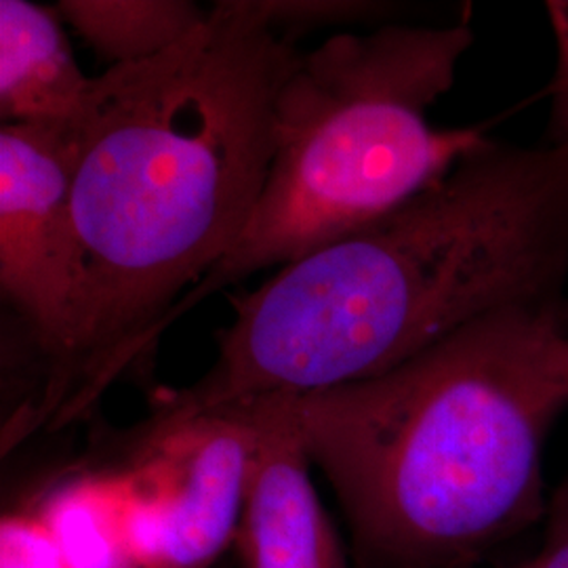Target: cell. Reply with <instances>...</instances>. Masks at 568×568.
I'll use <instances>...</instances> for the list:
<instances>
[{"instance_id": "cell-1", "label": "cell", "mask_w": 568, "mask_h": 568, "mask_svg": "<svg viewBox=\"0 0 568 568\" xmlns=\"http://www.w3.org/2000/svg\"><path fill=\"white\" fill-rule=\"evenodd\" d=\"M302 60L257 0H220L163 55L108 68L81 124L68 342L28 436L81 422L163 335L260 203L274 110Z\"/></svg>"}, {"instance_id": "cell-8", "label": "cell", "mask_w": 568, "mask_h": 568, "mask_svg": "<svg viewBox=\"0 0 568 568\" xmlns=\"http://www.w3.org/2000/svg\"><path fill=\"white\" fill-rule=\"evenodd\" d=\"M68 568H138L126 537L121 474L72 471L34 506Z\"/></svg>"}, {"instance_id": "cell-3", "label": "cell", "mask_w": 568, "mask_h": 568, "mask_svg": "<svg viewBox=\"0 0 568 568\" xmlns=\"http://www.w3.org/2000/svg\"><path fill=\"white\" fill-rule=\"evenodd\" d=\"M356 568H467L539 520L568 297L495 310L382 375L291 394Z\"/></svg>"}, {"instance_id": "cell-2", "label": "cell", "mask_w": 568, "mask_h": 568, "mask_svg": "<svg viewBox=\"0 0 568 568\" xmlns=\"http://www.w3.org/2000/svg\"><path fill=\"white\" fill-rule=\"evenodd\" d=\"M567 283L568 143L488 138L406 203L230 297L217 361L161 392L150 419L363 382L495 310L565 297Z\"/></svg>"}, {"instance_id": "cell-12", "label": "cell", "mask_w": 568, "mask_h": 568, "mask_svg": "<svg viewBox=\"0 0 568 568\" xmlns=\"http://www.w3.org/2000/svg\"><path fill=\"white\" fill-rule=\"evenodd\" d=\"M546 13L556 42V65L548 84L535 95V102L548 100L549 103L541 143L562 145L568 143V0H549Z\"/></svg>"}, {"instance_id": "cell-14", "label": "cell", "mask_w": 568, "mask_h": 568, "mask_svg": "<svg viewBox=\"0 0 568 568\" xmlns=\"http://www.w3.org/2000/svg\"><path fill=\"white\" fill-rule=\"evenodd\" d=\"M467 568H480V567H467ZM495 568H532V560H525V562H516V565H509V567H495Z\"/></svg>"}, {"instance_id": "cell-9", "label": "cell", "mask_w": 568, "mask_h": 568, "mask_svg": "<svg viewBox=\"0 0 568 568\" xmlns=\"http://www.w3.org/2000/svg\"><path fill=\"white\" fill-rule=\"evenodd\" d=\"M55 9L110 68L163 55L209 16L190 0H61Z\"/></svg>"}, {"instance_id": "cell-11", "label": "cell", "mask_w": 568, "mask_h": 568, "mask_svg": "<svg viewBox=\"0 0 568 568\" xmlns=\"http://www.w3.org/2000/svg\"><path fill=\"white\" fill-rule=\"evenodd\" d=\"M2 568H68L34 509L11 511L0 527Z\"/></svg>"}, {"instance_id": "cell-5", "label": "cell", "mask_w": 568, "mask_h": 568, "mask_svg": "<svg viewBox=\"0 0 568 568\" xmlns=\"http://www.w3.org/2000/svg\"><path fill=\"white\" fill-rule=\"evenodd\" d=\"M255 447L246 403L143 424L133 457L116 467L138 568H213L239 535Z\"/></svg>"}, {"instance_id": "cell-6", "label": "cell", "mask_w": 568, "mask_h": 568, "mask_svg": "<svg viewBox=\"0 0 568 568\" xmlns=\"http://www.w3.org/2000/svg\"><path fill=\"white\" fill-rule=\"evenodd\" d=\"M243 403L257 427L251 488L236 535L243 568H349L312 483L291 394Z\"/></svg>"}, {"instance_id": "cell-13", "label": "cell", "mask_w": 568, "mask_h": 568, "mask_svg": "<svg viewBox=\"0 0 568 568\" xmlns=\"http://www.w3.org/2000/svg\"><path fill=\"white\" fill-rule=\"evenodd\" d=\"M530 560L532 568H568V480L548 501L544 544Z\"/></svg>"}, {"instance_id": "cell-10", "label": "cell", "mask_w": 568, "mask_h": 568, "mask_svg": "<svg viewBox=\"0 0 568 568\" xmlns=\"http://www.w3.org/2000/svg\"><path fill=\"white\" fill-rule=\"evenodd\" d=\"M257 4L272 30L288 41L314 28L386 20L400 11L377 0H257Z\"/></svg>"}, {"instance_id": "cell-7", "label": "cell", "mask_w": 568, "mask_h": 568, "mask_svg": "<svg viewBox=\"0 0 568 568\" xmlns=\"http://www.w3.org/2000/svg\"><path fill=\"white\" fill-rule=\"evenodd\" d=\"M58 9L0 0L2 124H82L100 77H87L72 53Z\"/></svg>"}, {"instance_id": "cell-4", "label": "cell", "mask_w": 568, "mask_h": 568, "mask_svg": "<svg viewBox=\"0 0 568 568\" xmlns=\"http://www.w3.org/2000/svg\"><path fill=\"white\" fill-rule=\"evenodd\" d=\"M471 44L466 21L384 23L368 34H335L302 55L276 100L272 163L251 222L163 331L225 286L386 215L487 142L485 124L427 119Z\"/></svg>"}]
</instances>
